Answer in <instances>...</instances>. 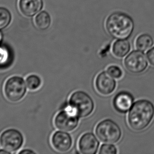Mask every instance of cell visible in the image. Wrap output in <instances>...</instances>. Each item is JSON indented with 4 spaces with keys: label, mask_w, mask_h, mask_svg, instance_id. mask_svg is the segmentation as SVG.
<instances>
[{
    "label": "cell",
    "mask_w": 154,
    "mask_h": 154,
    "mask_svg": "<svg viewBox=\"0 0 154 154\" xmlns=\"http://www.w3.org/2000/svg\"><path fill=\"white\" fill-rule=\"evenodd\" d=\"M23 143V135L17 129H6L0 135V146L10 153L19 150Z\"/></svg>",
    "instance_id": "7"
},
{
    "label": "cell",
    "mask_w": 154,
    "mask_h": 154,
    "mask_svg": "<svg viewBox=\"0 0 154 154\" xmlns=\"http://www.w3.org/2000/svg\"><path fill=\"white\" fill-rule=\"evenodd\" d=\"M133 104L132 95L127 92H121L117 94L113 100L115 109L121 113L129 112Z\"/></svg>",
    "instance_id": "12"
},
{
    "label": "cell",
    "mask_w": 154,
    "mask_h": 154,
    "mask_svg": "<svg viewBox=\"0 0 154 154\" xmlns=\"http://www.w3.org/2000/svg\"><path fill=\"white\" fill-rule=\"evenodd\" d=\"M69 105L77 112L79 117H87L91 114L95 104L91 97L85 92L78 91L70 97Z\"/></svg>",
    "instance_id": "3"
},
{
    "label": "cell",
    "mask_w": 154,
    "mask_h": 154,
    "mask_svg": "<svg viewBox=\"0 0 154 154\" xmlns=\"http://www.w3.org/2000/svg\"><path fill=\"white\" fill-rule=\"evenodd\" d=\"M154 117V104L147 100H140L129 110L128 122L131 129L141 131L148 127Z\"/></svg>",
    "instance_id": "1"
},
{
    "label": "cell",
    "mask_w": 154,
    "mask_h": 154,
    "mask_svg": "<svg viewBox=\"0 0 154 154\" xmlns=\"http://www.w3.org/2000/svg\"><path fill=\"white\" fill-rule=\"evenodd\" d=\"M13 55L7 46L0 44V69H6L12 62Z\"/></svg>",
    "instance_id": "15"
},
{
    "label": "cell",
    "mask_w": 154,
    "mask_h": 154,
    "mask_svg": "<svg viewBox=\"0 0 154 154\" xmlns=\"http://www.w3.org/2000/svg\"><path fill=\"white\" fill-rule=\"evenodd\" d=\"M79 119L75 110L68 105L56 115L54 119V126L61 131H72L78 126Z\"/></svg>",
    "instance_id": "6"
},
{
    "label": "cell",
    "mask_w": 154,
    "mask_h": 154,
    "mask_svg": "<svg viewBox=\"0 0 154 154\" xmlns=\"http://www.w3.org/2000/svg\"><path fill=\"white\" fill-rule=\"evenodd\" d=\"M145 55L140 51H133L124 60L125 67L130 73L139 74L146 70L148 62Z\"/></svg>",
    "instance_id": "8"
},
{
    "label": "cell",
    "mask_w": 154,
    "mask_h": 154,
    "mask_svg": "<svg viewBox=\"0 0 154 154\" xmlns=\"http://www.w3.org/2000/svg\"><path fill=\"white\" fill-rule=\"evenodd\" d=\"M97 136L101 142L114 144L120 140L122 132L119 125L111 119H104L97 125L95 129Z\"/></svg>",
    "instance_id": "4"
},
{
    "label": "cell",
    "mask_w": 154,
    "mask_h": 154,
    "mask_svg": "<svg viewBox=\"0 0 154 154\" xmlns=\"http://www.w3.org/2000/svg\"><path fill=\"white\" fill-rule=\"evenodd\" d=\"M51 144L53 147L58 152H67L71 149L72 140L71 136L66 131H56L52 136Z\"/></svg>",
    "instance_id": "11"
},
{
    "label": "cell",
    "mask_w": 154,
    "mask_h": 154,
    "mask_svg": "<svg viewBox=\"0 0 154 154\" xmlns=\"http://www.w3.org/2000/svg\"><path fill=\"white\" fill-rule=\"evenodd\" d=\"M42 0H20L19 8L22 14L27 17H33L41 10Z\"/></svg>",
    "instance_id": "13"
},
{
    "label": "cell",
    "mask_w": 154,
    "mask_h": 154,
    "mask_svg": "<svg viewBox=\"0 0 154 154\" xmlns=\"http://www.w3.org/2000/svg\"><path fill=\"white\" fill-rule=\"evenodd\" d=\"M4 94L8 100L18 102L25 96L27 85L22 77L14 76L6 80L4 85Z\"/></svg>",
    "instance_id": "5"
},
{
    "label": "cell",
    "mask_w": 154,
    "mask_h": 154,
    "mask_svg": "<svg viewBox=\"0 0 154 154\" xmlns=\"http://www.w3.org/2000/svg\"><path fill=\"white\" fill-rule=\"evenodd\" d=\"M11 21V14L5 8L0 7V30L5 29Z\"/></svg>",
    "instance_id": "19"
},
{
    "label": "cell",
    "mask_w": 154,
    "mask_h": 154,
    "mask_svg": "<svg viewBox=\"0 0 154 154\" xmlns=\"http://www.w3.org/2000/svg\"><path fill=\"white\" fill-rule=\"evenodd\" d=\"M96 90L102 95H108L116 89V82L107 72H102L98 74L95 81Z\"/></svg>",
    "instance_id": "9"
},
{
    "label": "cell",
    "mask_w": 154,
    "mask_h": 154,
    "mask_svg": "<svg viewBox=\"0 0 154 154\" xmlns=\"http://www.w3.org/2000/svg\"><path fill=\"white\" fill-rule=\"evenodd\" d=\"M146 56L150 64L154 66V47L148 51Z\"/></svg>",
    "instance_id": "22"
},
{
    "label": "cell",
    "mask_w": 154,
    "mask_h": 154,
    "mask_svg": "<svg viewBox=\"0 0 154 154\" xmlns=\"http://www.w3.org/2000/svg\"><path fill=\"white\" fill-rule=\"evenodd\" d=\"M106 27L108 33L113 38L125 40L133 33L134 24L130 17L122 13L117 12L109 17Z\"/></svg>",
    "instance_id": "2"
},
{
    "label": "cell",
    "mask_w": 154,
    "mask_h": 154,
    "mask_svg": "<svg viewBox=\"0 0 154 154\" xmlns=\"http://www.w3.org/2000/svg\"><path fill=\"white\" fill-rule=\"evenodd\" d=\"M2 40H3V35L2 33L0 32V43L2 42Z\"/></svg>",
    "instance_id": "25"
},
{
    "label": "cell",
    "mask_w": 154,
    "mask_h": 154,
    "mask_svg": "<svg viewBox=\"0 0 154 154\" xmlns=\"http://www.w3.org/2000/svg\"><path fill=\"white\" fill-rule=\"evenodd\" d=\"M107 73L116 79H119L123 76V71L121 69L116 65H111L107 68Z\"/></svg>",
    "instance_id": "21"
},
{
    "label": "cell",
    "mask_w": 154,
    "mask_h": 154,
    "mask_svg": "<svg viewBox=\"0 0 154 154\" xmlns=\"http://www.w3.org/2000/svg\"><path fill=\"white\" fill-rule=\"evenodd\" d=\"M99 153L100 154H116L117 153L116 147L112 144H103L100 147Z\"/></svg>",
    "instance_id": "20"
},
{
    "label": "cell",
    "mask_w": 154,
    "mask_h": 154,
    "mask_svg": "<svg viewBox=\"0 0 154 154\" xmlns=\"http://www.w3.org/2000/svg\"><path fill=\"white\" fill-rule=\"evenodd\" d=\"M130 50V44L126 39L116 41L113 46V54L119 58L125 57L129 53Z\"/></svg>",
    "instance_id": "14"
},
{
    "label": "cell",
    "mask_w": 154,
    "mask_h": 154,
    "mask_svg": "<svg viewBox=\"0 0 154 154\" xmlns=\"http://www.w3.org/2000/svg\"><path fill=\"white\" fill-rule=\"evenodd\" d=\"M99 146V142L96 136L91 133L84 134L79 139L78 147L82 154H95Z\"/></svg>",
    "instance_id": "10"
},
{
    "label": "cell",
    "mask_w": 154,
    "mask_h": 154,
    "mask_svg": "<svg viewBox=\"0 0 154 154\" xmlns=\"http://www.w3.org/2000/svg\"><path fill=\"white\" fill-rule=\"evenodd\" d=\"M19 154H34L35 152L32 151V150H30V149H23V150H21V152H19Z\"/></svg>",
    "instance_id": "23"
},
{
    "label": "cell",
    "mask_w": 154,
    "mask_h": 154,
    "mask_svg": "<svg viewBox=\"0 0 154 154\" xmlns=\"http://www.w3.org/2000/svg\"><path fill=\"white\" fill-rule=\"evenodd\" d=\"M26 85L29 90L34 91L38 90L41 85V79L38 75L32 74L26 79Z\"/></svg>",
    "instance_id": "18"
},
{
    "label": "cell",
    "mask_w": 154,
    "mask_h": 154,
    "mask_svg": "<svg viewBox=\"0 0 154 154\" xmlns=\"http://www.w3.org/2000/svg\"><path fill=\"white\" fill-rule=\"evenodd\" d=\"M51 22L50 15L46 11L40 12L35 18V24L39 29L42 31L48 29Z\"/></svg>",
    "instance_id": "17"
},
{
    "label": "cell",
    "mask_w": 154,
    "mask_h": 154,
    "mask_svg": "<svg viewBox=\"0 0 154 154\" xmlns=\"http://www.w3.org/2000/svg\"><path fill=\"white\" fill-rule=\"evenodd\" d=\"M11 154L10 152H8V151L5 150V149H0V154Z\"/></svg>",
    "instance_id": "24"
},
{
    "label": "cell",
    "mask_w": 154,
    "mask_h": 154,
    "mask_svg": "<svg viewBox=\"0 0 154 154\" xmlns=\"http://www.w3.org/2000/svg\"><path fill=\"white\" fill-rule=\"evenodd\" d=\"M154 44L152 37L148 34H142L137 38L136 41V48L138 50L145 52L148 50Z\"/></svg>",
    "instance_id": "16"
}]
</instances>
